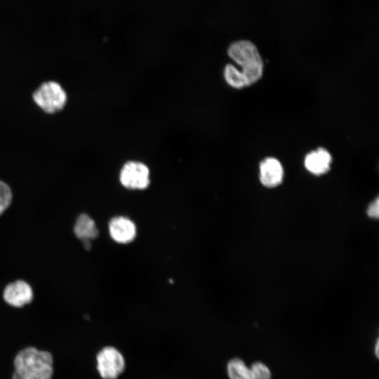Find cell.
Listing matches in <instances>:
<instances>
[{
  "mask_svg": "<svg viewBox=\"0 0 379 379\" xmlns=\"http://www.w3.org/2000/svg\"><path fill=\"white\" fill-rule=\"evenodd\" d=\"M53 363V357L48 352L26 347L15 358L12 379H51Z\"/></svg>",
  "mask_w": 379,
  "mask_h": 379,
  "instance_id": "1",
  "label": "cell"
},
{
  "mask_svg": "<svg viewBox=\"0 0 379 379\" xmlns=\"http://www.w3.org/2000/svg\"><path fill=\"white\" fill-rule=\"evenodd\" d=\"M227 53L232 60L241 67L239 71L247 86L260 79L263 73V62L252 42L245 40L236 41L230 46Z\"/></svg>",
  "mask_w": 379,
  "mask_h": 379,
  "instance_id": "2",
  "label": "cell"
},
{
  "mask_svg": "<svg viewBox=\"0 0 379 379\" xmlns=\"http://www.w3.org/2000/svg\"><path fill=\"white\" fill-rule=\"evenodd\" d=\"M34 102L45 112L55 113L61 110L67 102V94L61 85L53 81L41 84L32 95Z\"/></svg>",
  "mask_w": 379,
  "mask_h": 379,
  "instance_id": "3",
  "label": "cell"
},
{
  "mask_svg": "<svg viewBox=\"0 0 379 379\" xmlns=\"http://www.w3.org/2000/svg\"><path fill=\"white\" fill-rule=\"evenodd\" d=\"M97 369L102 378L116 379L125 368V360L121 353L113 347H105L98 354Z\"/></svg>",
  "mask_w": 379,
  "mask_h": 379,
  "instance_id": "4",
  "label": "cell"
},
{
  "mask_svg": "<svg viewBox=\"0 0 379 379\" xmlns=\"http://www.w3.org/2000/svg\"><path fill=\"white\" fill-rule=\"evenodd\" d=\"M119 179L121 185L126 188L143 190L149 184V170L142 162L128 161L120 171Z\"/></svg>",
  "mask_w": 379,
  "mask_h": 379,
  "instance_id": "5",
  "label": "cell"
},
{
  "mask_svg": "<svg viewBox=\"0 0 379 379\" xmlns=\"http://www.w3.org/2000/svg\"><path fill=\"white\" fill-rule=\"evenodd\" d=\"M33 291L25 281L18 280L8 284L4 291V299L10 305L21 307L31 302Z\"/></svg>",
  "mask_w": 379,
  "mask_h": 379,
  "instance_id": "6",
  "label": "cell"
},
{
  "mask_svg": "<svg viewBox=\"0 0 379 379\" xmlns=\"http://www.w3.org/2000/svg\"><path fill=\"white\" fill-rule=\"evenodd\" d=\"M260 180L267 187H274L281 183L284 169L280 161L274 157H267L260 164Z\"/></svg>",
  "mask_w": 379,
  "mask_h": 379,
  "instance_id": "7",
  "label": "cell"
},
{
  "mask_svg": "<svg viewBox=\"0 0 379 379\" xmlns=\"http://www.w3.org/2000/svg\"><path fill=\"white\" fill-rule=\"evenodd\" d=\"M109 234L113 240L119 244L131 242L136 235V227L128 218H113L109 223Z\"/></svg>",
  "mask_w": 379,
  "mask_h": 379,
  "instance_id": "8",
  "label": "cell"
},
{
  "mask_svg": "<svg viewBox=\"0 0 379 379\" xmlns=\"http://www.w3.org/2000/svg\"><path fill=\"white\" fill-rule=\"evenodd\" d=\"M331 161L332 157L328 151L320 147L305 156L304 164L309 172L315 175H321L330 169Z\"/></svg>",
  "mask_w": 379,
  "mask_h": 379,
  "instance_id": "9",
  "label": "cell"
},
{
  "mask_svg": "<svg viewBox=\"0 0 379 379\" xmlns=\"http://www.w3.org/2000/svg\"><path fill=\"white\" fill-rule=\"evenodd\" d=\"M74 233L82 242L95 239L98 235V230L95 221L87 214L81 213L77 218Z\"/></svg>",
  "mask_w": 379,
  "mask_h": 379,
  "instance_id": "10",
  "label": "cell"
},
{
  "mask_svg": "<svg viewBox=\"0 0 379 379\" xmlns=\"http://www.w3.org/2000/svg\"><path fill=\"white\" fill-rule=\"evenodd\" d=\"M227 374L230 379H253L251 368L239 358L231 359L227 364Z\"/></svg>",
  "mask_w": 379,
  "mask_h": 379,
  "instance_id": "11",
  "label": "cell"
},
{
  "mask_svg": "<svg viewBox=\"0 0 379 379\" xmlns=\"http://www.w3.org/2000/svg\"><path fill=\"white\" fill-rule=\"evenodd\" d=\"M224 77L226 82L234 88L239 89L247 86L246 80L239 69L231 64L225 66Z\"/></svg>",
  "mask_w": 379,
  "mask_h": 379,
  "instance_id": "12",
  "label": "cell"
},
{
  "mask_svg": "<svg viewBox=\"0 0 379 379\" xmlns=\"http://www.w3.org/2000/svg\"><path fill=\"white\" fill-rule=\"evenodd\" d=\"M12 201V192L10 187L0 180V215L8 208Z\"/></svg>",
  "mask_w": 379,
  "mask_h": 379,
  "instance_id": "13",
  "label": "cell"
},
{
  "mask_svg": "<svg viewBox=\"0 0 379 379\" xmlns=\"http://www.w3.org/2000/svg\"><path fill=\"white\" fill-rule=\"evenodd\" d=\"M253 379H271V373L262 362H255L251 367Z\"/></svg>",
  "mask_w": 379,
  "mask_h": 379,
  "instance_id": "14",
  "label": "cell"
},
{
  "mask_svg": "<svg viewBox=\"0 0 379 379\" xmlns=\"http://www.w3.org/2000/svg\"><path fill=\"white\" fill-rule=\"evenodd\" d=\"M367 214L372 218H378L379 215V203L377 198L373 201L368 206L367 209Z\"/></svg>",
  "mask_w": 379,
  "mask_h": 379,
  "instance_id": "15",
  "label": "cell"
},
{
  "mask_svg": "<svg viewBox=\"0 0 379 379\" xmlns=\"http://www.w3.org/2000/svg\"><path fill=\"white\" fill-rule=\"evenodd\" d=\"M378 342L377 341L376 345H375V353H376L377 357L378 356Z\"/></svg>",
  "mask_w": 379,
  "mask_h": 379,
  "instance_id": "16",
  "label": "cell"
}]
</instances>
